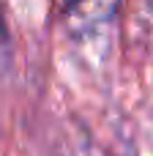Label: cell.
<instances>
[{
  "instance_id": "1",
  "label": "cell",
  "mask_w": 153,
  "mask_h": 156,
  "mask_svg": "<svg viewBox=\"0 0 153 156\" xmlns=\"http://www.w3.org/2000/svg\"><path fill=\"white\" fill-rule=\"evenodd\" d=\"M66 16L77 27H96L101 22H110L115 16L118 0H63Z\"/></svg>"
},
{
  "instance_id": "2",
  "label": "cell",
  "mask_w": 153,
  "mask_h": 156,
  "mask_svg": "<svg viewBox=\"0 0 153 156\" xmlns=\"http://www.w3.org/2000/svg\"><path fill=\"white\" fill-rule=\"evenodd\" d=\"M8 44V33H5V22H3V11H0V49H5Z\"/></svg>"
}]
</instances>
